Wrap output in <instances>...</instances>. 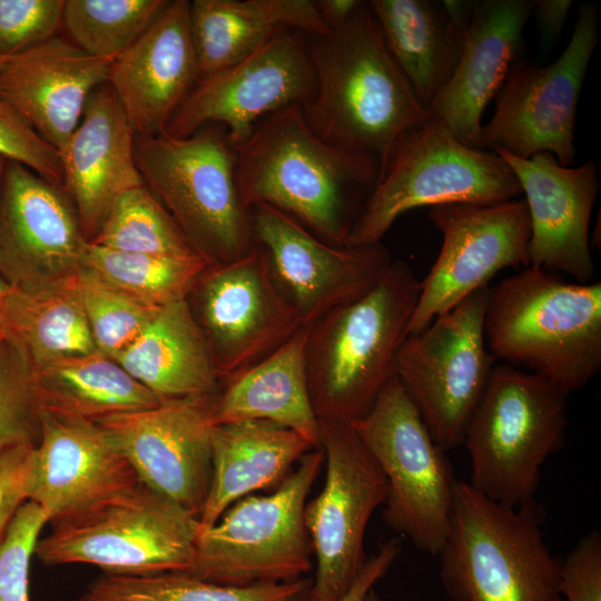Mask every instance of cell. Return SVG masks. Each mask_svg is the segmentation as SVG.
Returning a JSON list of instances; mask_svg holds the SVG:
<instances>
[{
  "label": "cell",
  "mask_w": 601,
  "mask_h": 601,
  "mask_svg": "<svg viewBox=\"0 0 601 601\" xmlns=\"http://www.w3.org/2000/svg\"><path fill=\"white\" fill-rule=\"evenodd\" d=\"M189 2L169 1L150 27L111 62L107 82L136 136L165 132L199 80Z\"/></svg>",
  "instance_id": "603a6c76"
},
{
  "label": "cell",
  "mask_w": 601,
  "mask_h": 601,
  "mask_svg": "<svg viewBox=\"0 0 601 601\" xmlns=\"http://www.w3.org/2000/svg\"><path fill=\"white\" fill-rule=\"evenodd\" d=\"M521 195L516 176L500 155L465 145L430 115L394 144L345 246L382 243L401 215L418 207L492 205Z\"/></svg>",
  "instance_id": "8992f818"
},
{
  "label": "cell",
  "mask_w": 601,
  "mask_h": 601,
  "mask_svg": "<svg viewBox=\"0 0 601 601\" xmlns=\"http://www.w3.org/2000/svg\"><path fill=\"white\" fill-rule=\"evenodd\" d=\"M2 57L0 56V61H1Z\"/></svg>",
  "instance_id": "f5cc1de1"
},
{
  "label": "cell",
  "mask_w": 601,
  "mask_h": 601,
  "mask_svg": "<svg viewBox=\"0 0 601 601\" xmlns=\"http://www.w3.org/2000/svg\"><path fill=\"white\" fill-rule=\"evenodd\" d=\"M487 289L474 292L422 332L406 336L394 361V375L444 451L463 444L494 367L483 329Z\"/></svg>",
  "instance_id": "7c38bea8"
},
{
  "label": "cell",
  "mask_w": 601,
  "mask_h": 601,
  "mask_svg": "<svg viewBox=\"0 0 601 601\" xmlns=\"http://www.w3.org/2000/svg\"><path fill=\"white\" fill-rule=\"evenodd\" d=\"M205 257L124 253L88 244L83 267L137 300L162 307L187 299L205 269Z\"/></svg>",
  "instance_id": "e575fe53"
},
{
  "label": "cell",
  "mask_w": 601,
  "mask_h": 601,
  "mask_svg": "<svg viewBox=\"0 0 601 601\" xmlns=\"http://www.w3.org/2000/svg\"><path fill=\"white\" fill-rule=\"evenodd\" d=\"M32 385L40 412L93 423L162 402L100 351L32 371Z\"/></svg>",
  "instance_id": "1f68e13d"
},
{
  "label": "cell",
  "mask_w": 601,
  "mask_h": 601,
  "mask_svg": "<svg viewBox=\"0 0 601 601\" xmlns=\"http://www.w3.org/2000/svg\"><path fill=\"white\" fill-rule=\"evenodd\" d=\"M440 3L452 24L465 33L475 7V1L441 0Z\"/></svg>",
  "instance_id": "c3c4849f"
},
{
  "label": "cell",
  "mask_w": 601,
  "mask_h": 601,
  "mask_svg": "<svg viewBox=\"0 0 601 601\" xmlns=\"http://www.w3.org/2000/svg\"><path fill=\"white\" fill-rule=\"evenodd\" d=\"M563 601H601V534L593 529L582 535L560 560Z\"/></svg>",
  "instance_id": "7bdbcfd3"
},
{
  "label": "cell",
  "mask_w": 601,
  "mask_h": 601,
  "mask_svg": "<svg viewBox=\"0 0 601 601\" xmlns=\"http://www.w3.org/2000/svg\"><path fill=\"white\" fill-rule=\"evenodd\" d=\"M35 446L21 444L0 455V541L16 511L28 499Z\"/></svg>",
  "instance_id": "ee69618b"
},
{
  "label": "cell",
  "mask_w": 601,
  "mask_h": 601,
  "mask_svg": "<svg viewBox=\"0 0 601 601\" xmlns=\"http://www.w3.org/2000/svg\"><path fill=\"white\" fill-rule=\"evenodd\" d=\"M8 161L6 158L0 157V181Z\"/></svg>",
  "instance_id": "816d5d0a"
},
{
  "label": "cell",
  "mask_w": 601,
  "mask_h": 601,
  "mask_svg": "<svg viewBox=\"0 0 601 601\" xmlns=\"http://www.w3.org/2000/svg\"><path fill=\"white\" fill-rule=\"evenodd\" d=\"M139 483L131 464L97 423L40 412L27 500L45 510L51 525Z\"/></svg>",
  "instance_id": "44dd1931"
},
{
  "label": "cell",
  "mask_w": 601,
  "mask_h": 601,
  "mask_svg": "<svg viewBox=\"0 0 601 601\" xmlns=\"http://www.w3.org/2000/svg\"><path fill=\"white\" fill-rule=\"evenodd\" d=\"M319 428L326 477L322 492L304 510L317 562L307 601H337L367 560L366 528L374 511L385 503L388 485L349 423L319 420Z\"/></svg>",
  "instance_id": "5bb4252c"
},
{
  "label": "cell",
  "mask_w": 601,
  "mask_h": 601,
  "mask_svg": "<svg viewBox=\"0 0 601 601\" xmlns=\"http://www.w3.org/2000/svg\"><path fill=\"white\" fill-rule=\"evenodd\" d=\"M187 302L223 381L258 363L304 324L276 284L264 249L209 265Z\"/></svg>",
  "instance_id": "9a60e30c"
},
{
  "label": "cell",
  "mask_w": 601,
  "mask_h": 601,
  "mask_svg": "<svg viewBox=\"0 0 601 601\" xmlns=\"http://www.w3.org/2000/svg\"><path fill=\"white\" fill-rule=\"evenodd\" d=\"M235 150L237 185L248 209L268 205L335 246H345L381 177L373 158L319 138L296 105L265 117Z\"/></svg>",
  "instance_id": "6da1fadb"
},
{
  "label": "cell",
  "mask_w": 601,
  "mask_h": 601,
  "mask_svg": "<svg viewBox=\"0 0 601 601\" xmlns=\"http://www.w3.org/2000/svg\"><path fill=\"white\" fill-rule=\"evenodd\" d=\"M213 395L164 401L96 422L141 483L198 521L211 481Z\"/></svg>",
  "instance_id": "d6986e66"
},
{
  "label": "cell",
  "mask_w": 601,
  "mask_h": 601,
  "mask_svg": "<svg viewBox=\"0 0 601 601\" xmlns=\"http://www.w3.org/2000/svg\"><path fill=\"white\" fill-rule=\"evenodd\" d=\"M402 551L398 538L381 544L378 551L367 558L348 591L337 601H365L367 593L381 580Z\"/></svg>",
  "instance_id": "f6af8a7d"
},
{
  "label": "cell",
  "mask_w": 601,
  "mask_h": 601,
  "mask_svg": "<svg viewBox=\"0 0 601 601\" xmlns=\"http://www.w3.org/2000/svg\"><path fill=\"white\" fill-rule=\"evenodd\" d=\"M418 295L410 265L394 260L367 293L309 325L307 381L318 420L352 423L372 408L394 376Z\"/></svg>",
  "instance_id": "277c9868"
},
{
  "label": "cell",
  "mask_w": 601,
  "mask_h": 601,
  "mask_svg": "<svg viewBox=\"0 0 601 601\" xmlns=\"http://www.w3.org/2000/svg\"><path fill=\"white\" fill-rule=\"evenodd\" d=\"M253 238L268 257L273 277L304 325L375 286L394 259L382 243L335 246L265 204L249 208Z\"/></svg>",
  "instance_id": "ac0fdd59"
},
{
  "label": "cell",
  "mask_w": 601,
  "mask_h": 601,
  "mask_svg": "<svg viewBox=\"0 0 601 601\" xmlns=\"http://www.w3.org/2000/svg\"><path fill=\"white\" fill-rule=\"evenodd\" d=\"M309 325L258 363L223 381L213 395L214 425L265 420L290 428L319 447V420L309 396L306 352Z\"/></svg>",
  "instance_id": "4316f807"
},
{
  "label": "cell",
  "mask_w": 601,
  "mask_h": 601,
  "mask_svg": "<svg viewBox=\"0 0 601 601\" xmlns=\"http://www.w3.org/2000/svg\"><path fill=\"white\" fill-rule=\"evenodd\" d=\"M12 292V286L0 274V336L6 335L4 331V317L9 297Z\"/></svg>",
  "instance_id": "681fc988"
},
{
  "label": "cell",
  "mask_w": 601,
  "mask_h": 601,
  "mask_svg": "<svg viewBox=\"0 0 601 601\" xmlns=\"http://www.w3.org/2000/svg\"><path fill=\"white\" fill-rule=\"evenodd\" d=\"M89 242L63 189L14 161L0 181V274L30 288L77 274Z\"/></svg>",
  "instance_id": "ffe728a7"
},
{
  "label": "cell",
  "mask_w": 601,
  "mask_h": 601,
  "mask_svg": "<svg viewBox=\"0 0 601 601\" xmlns=\"http://www.w3.org/2000/svg\"><path fill=\"white\" fill-rule=\"evenodd\" d=\"M542 509L494 502L467 481L454 486L440 578L451 601H563L560 559L544 541Z\"/></svg>",
  "instance_id": "5b68a950"
},
{
  "label": "cell",
  "mask_w": 601,
  "mask_h": 601,
  "mask_svg": "<svg viewBox=\"0 0 601 601\" xmlns=\"http://www.w3.org/2000/svg\"><path fill=\"white\" fill-rule=\"evenodd\" d=\"M428 217L442 234V246L420 282L407 336L487 287L500 270L530 265L531 226L523 198L492 205H440L430 208Z\"/></svg>",
  "instance_id": "e0dca14e"
},
{
  "label": "cell",
  "mask_w": 601,
  "mask_h": 601,
  "mask_svg": "<svg viewBox=\"0 0 601 601\" xmlns=\"http://www.w3.org/2000/svg\"><path fill=\"white\" fill-rule=\"evenodd\" d=\"M39 432L31 368L12 342L0 336V455L21 444H37Z\"/></svg>",
  "instance_id": "f35d334b"
},
{
  "label": "cell",
  "mask_w": 601,
  "mask_h": 601,
  "mask_svg": "<svg viewBox=\"0 0 601 601\" xmlns=\"http://www.w3.org/2000/svg\"><path fill=\"white\" fill-rule=\"evenodd\" d=\"M566 396L542 376L494 365L464 433L467 482L509 506L533 500L543 463L564 444Z\"/></svg>",
  "instance_id": "ba28073f"
},
{
  "label": "cell",
  "mask_w": 601,
  "mask_h": 601,
  "mask_svg": "<svg viewBox=\"0 0 601 601\" xmlns=\"http://www.w3.org/2000/svg\"><path fill=\"white\" fill-rule=\"evenodd\" d=\"M349 424L386 477V524L420 551L437 555L449 534L456 480L395 375L372 408Z\"/></svg>",
  "instance_id": "8fae6325"
},
{
  "label": "cell",
  "mask_w": 601,
  "mask_h": 601,
  "mask_svg": "<svg viewBox=\"0 0 601 601\" xmlns=\"http://www.w3.org/2000/svg\"><path fill=\"white\" fill-rule=\"evenodd\" d=\"M572 3V0H535L532 13L538 23L542 50H548L562 32Z\"/></svg>",
  "instance_id": "bcb514c9"
},
{
  "label": "cell",
  "mask_w": 601,
  "mask_h": 601,
  "mask_svg": "<svg viewBox=\"0 0 601 601\" xmlns=\"http://www.w3.org/2000/svg\"><path fill=\"white\" fill-rule=\"evenodd\" d=\"M483 329L495 359L578 391L601 368V283L529 265L489 287Z\"/></svg>",
  "instance_id": "3957f363"
},
{
  "label": "cell",
  "mask_w": 601,
  "mask_h": 601,
  "mask_svg": "<svg viewBox=\"0 0 601 601\" xmlns=\"http://www.w3.org/2000/svg\"><path fill=\"white\" fill-rule=\"evenodd\" d=\"M0 157L14 161L63 187L58 150L16 110L0 100Z\"/></svg>",
  "instance_id": "b9f144b4"
},
{
  "label": "cell",
  "mask_w": 601,
  "mask_h": 601,
  "mask_svg": "<svg viewBox=\"0 0 601 601\" xmlns=\"http://www.w3.org/2000/svg\"><path fill=\"white\" fill-rule=\"evenodd\" d=\"M324 460L322 447L308 451L275 492L236 501L199 531L188 573L237 587L290 582L307 573L313 548L304 510Z\"/></svg>",
  "instance_id": "9c48e42d"
},
{
  "label": "cell",
  "mask_w": 601,
  "mask_h": 601,
  "mask_svg": "<svg viewBox=\"0 0 601 601\" xmlns=\"http://www.w3.org/2000/svg\"><path fill=\"white\" fill-rule=\"evenodd\" d=\"M48 523L42 508L23 502L0 541V601H29L28 574L39 534Z\"/></svg>",
  "instance_id": "ab89813d"
},
{
  "label": "cell",
  "mask_w": 601,
  "mask_h": 601,
  "mask_svg": "<svg viewBox=\"0 0 601 601\" xmlns=\"http://www.w3.org/2000/svg\"><path fill=\"white\" fill-rule=\"evenodd\" d=\"M316 8L324 23L332 30L344 26L361 8V0H316Z\"/></svg>",
  "instance_id": "7dc6e473"
},
{
  "label": "cell",
  "mask_w": 601,
  "mask_h": 601,
  "mask_svg": "<svg viewBox=\"0 0 601 601\" xmlns=\"http://www.w3.org/2000/svg\"><path fill=\"white\" fill-rule=\"evenodd\" d=\"M166 0H65L62 24L86 53L114 60L157 19Z\"/></svg>",
  "instance_id": "8d00e7d4"
},
{
  "label": "cell",
  "mask_w": 601,
  "mask_h": 601,
  "mask_svg": "<svg viewBox=\"0 0 601 601\" xmlns=\"http://www.w3.org/2000/svg\"><path fill=\"white\" fill-rule=\"evenodd\" d=\"M211 481L199 531L213 526L236 501L270 487L313 450L295 431L265 420L214 425L210 434Z\"/></svg>",
  "instance_id": "83f0119b"
},
{
  "label": "cell",
  "mask_w": 601,
  "mask_h": 601,
  "mask_svg": "<svg viewBox=\"0 0 601 601\" xmlns=\"http://www.w3.org/2000/svg\"><path fill=\"white\" fill-rule=\"evenodd\" d=\"M599 35L597 7L584 3L555 61L536 67L516 59L496 93L491 120L482 126L479 148L522 159L550 152L560 165L572 166L579 99Z\"/></svg>",
  "instance_id": "4fadbf2b"
},
{
  "label": "cell",
  "mask_w": 601,
  "mask_h": 601,
  "mask_svg": "<svg viewBox=\"0 0 601 601\" xmlns=\"http://www.w3.org/2000/svg\"><path fill=\"white\" fill-rule=\"evenodd\" d=\"M307 588L305 579L237 587L205 581L188 572L105 573L77 601H296Z\"/></svg>",
  "instance_id": "836d02e7"
},
{
  "label": "cell",
  "mask_w": 601,
  "mask_h": 601,
  "mask_svg": "<svg viewBox=\"0 0 601 601\" xmlns=\"http://www.w3.org/2000/svg\"><path fill=\"white\" fill-rule=\"evenodd\" d=\"M199 521L144 483L52 525L35 553L47 565L89 563L108 574L191 569Z\"/></svg>",
  "instance_id": "30bf717a"
},
{
  "label": "cell",
  "mask_w": 601,
  "mask_h": 601,
  "mask_svg": "<svg viewBox=\"0 0 601 601\" xmlns=\"http://www.w3.org/2000/svg\"><path fill=\"white\" fill-rule=\"evenodd\" d=\"M393 59L426 108L459 62L464 32L455 28L433 0H371Z\"/></svg>",
  "instance_id": "4dcf8cb0"
},
{
  "label": "cell",
  "mask_w": 601,
  "mask_h": 601,
  "mask_svg": "<svg viewBox=\"0 0 601 601\" xmlns=\"http://www.w3.org/2000/svg\"><path fill=\"white\" fill-rule=\"evenodd\" d=\"M189 16L199 79L236 62L282 30H299L308 38L333 32L314 0H193Z\"/></svg>",
  "instance_id": "f1b7e54d"
},
{
  "label": "cell",
  "mask_w": 601,
  "mask_h": 601,
  "mask_svg": "<svg viewBox=\"0 0 601 601\" xmlns=\"http://www.w3.org/2000/svg\"><path fill=\"white\" fill-rule=\"evenodd\" d=\"M315 93L302 107L323 140L376 160L430 117L393 59L367 1L328 37L308 38Z\"/></svg>",
  "instance_id": "7a4b0ae2"
},
{
  "label": "cell",
  "mask_w": 601,
  "mask_h": 601,
  "mask_svg": "<svg viewBox=\"0 0 601 601\" xmlns=\"http://www.w3.org/2000/svg\"><path fill=\"white\" fill-rule=\"evenodd\" d=\"M136 134L108 82L89 97L80 122L58 150L63 189L90 242L117 199L144 185L135 161Z\"/></svg>",
  "instance_id": "484cf974"
},
{
  "label": "cell",
  "mask_w": 601,
  "mask_h": 601,
  "mask_svg": "<svg viewBox=\"0 0 601 601\" xmlns=\"http://www.w3.org/2000/svg\"><path fill=\"white\" fill-rule=\"evenodd\" d=\"M511 167L528 207L530 265L589 283L594 275L589 225L600 181L597 164L562 166L550 152L528 159L496 151Z\"/></svg>",
  "instance_id": "7402d4cb"
},
{
  "label": "cell",
  "mask_w": 601,
  "mask_h": 601,
  "mask_svg": "<svg viewBox=\"0 0 601 601\" xmlns=\"http://www.w3.org/2000/svg\"><path fill=\"white\" fill-rule=\"evenodd\" d=\"M112 60L92 57L55 36L0 61V100L60 150L91 93L108 81Z\"/></svg>",
  "instance_id": "cb8c5ba5"
},
{
  "label": "cell",
  "mask_w": 601,
  "mask_h": 601,
  "mask_svg": "<svg viewBox=\"0 0 601 601\" xmlns=\"http://www.w3.org/2000/svg\"><path fill=\"white\" fill-rule=\"evenodd\" d=\"M63 6L65 0H0V56L18 55L57 36Z\"/></svg>",
  "instance_id": "60d3db41"
},
{
  "label": "cell",
  "mask_w": 601,
  "mask_h": 601,
  "mask_svg": "<svg viewBox=\"0 0 601 601\" xmlns=\"http://www.w3.org/2000/svg\"><path fill=\"white\" fill-rule=\"evenodd\" d=\"M89 243L132 254L180 258L201 256L145 184L117 199Z\"/></svg>",
  "instance_id": "d590c367"
},
{
  "label": "cell",
  "mask_w": 601,
  "mask_h": 601,
  "mask_svg": "<svg viewBox=\"0 0 601 601\" xmlns=\"http://www.w3.org/2000/svg\"><path fill=\"white\" fill-rule=\"evenodd\" d=\"M77 274L30 288L12 287L4 317L6 336L31 372L60 358L98 351Z\"/></svg>",
  "instance_id": "d6a6232c"
},
{
  "label": "cell",
  "mask_w": 601,
  "mask_h": 601,
  "mask_svg": "<svg viewBox=\"0 0 601 601\" xmlns=\"http://www.w3.org/2000/svg\"><path fill=\"white\" fill-rule=\"evenodd\" d=\"M114 359L162 402L219 390L208 343L187 299L160 307Z\"/></svg>",
  "instance_id": "f546056e"
},
{
  "label": "cell",
  "mask_w": 601,
  "mask_h": 601,
  "mask_svg": "<svg viewBox=\"0 0 601 601\" xmlns=\"http://www.w3.org/2000/svg\"><path fill=\"white\" fill-rule=\"evenodd\" d=\"M135 161L145 186L211 265L254 247L249 209L236 178V150L226 131L201 127L177 138L136 136Z\"/></svg>",
  "instance_id": "52a82bcc"
},
{
  "label": "cell",
  "mask_w": 601,
  "mask_h": 601,
  "mask_svg": "<svg viewBox=\"0 0 601 601\" xmlns=\"http://www.w3.org/2000/svg\"><path fill=\"white\" fill-rule=\"evenodd\" d=\"M535 0H482L464 33L459 62L427 107L465 145L479 148L482 115L520 58Z\"/></svg>",
  "instance_id": "d4e9b609"
},
{
  "label": "cell",
  "mask_w": 601,
  "mask_h": 601,
  "mask_svg": "<svg viewBox=\"0 0 601 601\" xmlns=\"http://www.w3.org/2000/svg\"><path fill=\"white\" fill-rule=\"evenodd\" d=\"M77 280L95 345L111 358L142 333L160 308L137 300L89 268L82 267Z\"/></svg>",
  "instance_id": "74e56055"
},
{
  "label": "cell",
  "mask_w": 601,
  "mask_h": 601,
  "mask_svg": "<svg viewBox=\"0 0 601 601\" xmlns=\"http://www.w3.org/2000/svg\"><path fill=\"white\" fill-rule=\"evenodd\" d=\"M307 40L299 30H282L236 62L199 79L165 131L185 138L217 122L235 147L264 117L292 105L304 107L315 93Z\"/></svg>",
  "instance_id": "2e32d148"
},
{
  "label": "cell",
  "mask_w": 601,
  "mask_h": 601,
  "mask_svg": "<svg viewBox=\"0 0 601 601\" xmlns=\"http://www.w3.org/2000/svg\"><path fill=\"white\" fill-rule=\"evenodd\" d=\"M365 601H383L374 588L367 593Z\"/></svg>",
  "instance_id": "f907efd6"
}]
</instances>
